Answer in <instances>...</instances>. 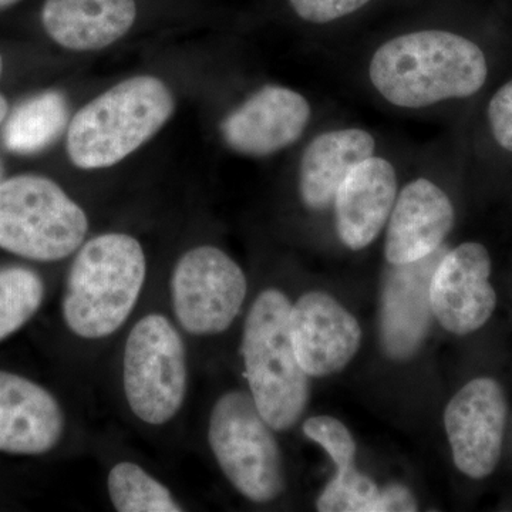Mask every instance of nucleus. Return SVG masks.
Wrapping results in <instances>:
<instances>
[{
	"mask_svg": "<svg viewBox=\"0 0 512 512\" xmlns=\"http://www.w3.org/2000/svg\"><path fill=\"white\" fill-rule=\"evenodd\" d=\"M488 76L483 50L467 37L444 30L397 36L376 50L370 80L394 106L420 109L466 99Z\"/></svg>",
	"mask_w": 512,
	"mask_h": 512,
	"instance_id": "1",
	"label": "nucleus"
},
{
	"mask_svg": "<svg viewBox=\"0 0 512 512\" xmlns=\"http://www.w3.org/2000/svg\"><path fill=\"white\" fill-rule=\"evenodd\" d=\"M146 274V255L136 238L104 234L90 239L67 275L62 302L67 328L83 339L113 335L137 305Z\"/></svg>",
	"mask_w": 512,
	"mask_h": 512,
	"instance_id": "2",
	"label": "nucleus"
},
{
	"mask_svg": "<svg viewBox=\"0 0 512 512\" xmlns=\"http://www.w3.org/2000/svg\"><path fill=\"white\" fill-rule=\"evenodd\" d=\"M173 113V93L160 79L131 77L74 116L67 154L82 170L111 167L156 136Z\"/></svg>",
	"mask_w": 512,
	"mask_h": 512,
	"instance_id": "3",
	"label": "nucleus"
},
{
	"mask_svg": "<svg viewBox=\"0 0 512 512\" xmlns=\"http://www.w3.org/2000/svg\"><path fill=\"white\" fill-rule=\"evenodd\" d=\"M292 303L278 289L255 299L245 322L242 355L252 399L269 426H295L309 402V375L299 365L289 332Z\"/></svg>",
	"mask_w": 512,
	"mask_h": 512,
	"instance_id": "4",
	"label": "nucleus"
},
{
	"mask_svg": "<svg viewBox=\"0 0 512 512\" xmlns=\"http://www.w3.org/2000/svg\"><path fill=\"white\" fill-rule=\"evenodd\" d=\"M89 221L80 205L52 180L18 175L0 184V248L39 262L72 255Z\"/></svg>",
	"mask_w": 512,
	"mask_h": 512,
	"instance_id": "5",
	"label": "nucleus"
},
{
	"mask_svg": "<svg viewBox=\"0 0 512 512\" xmlns=\"http://www.w3.org/2000/svg\"><path fill=\"white\" fill-rule=\"evenodd\" d=\"M208 441L222 473L245 498L265 504L284 493L281 448L251 394H222L212 407Z\"/></svg>",
	"mask_w": 512,
	"mask_h": 512,
	"instance_id": "6",
	"label": "nucleus"
},
{
	"mask_svg": "<svg viewBox=\"0 0 512 512\" xmlns=\"http://www.w3.org/2000/svg\"><path fill=\"white\" fill-rule=\"evenodd\" d=\"M123 384L134 416L163 426L183 407L188 367L184 340L173 323L158 313L131 329L124 349Z\"/></svg>",
	"mask_w": 512,
	"mask_h": 512,
	"instance_id": "7",
	"label": "nucleus"
},
{
	"mask_svg": "<svg viewBox=\"0 0 512 512\" xmlns=\"http://www.w3.org/2000/svg\"><path fill=\"white\" fill-rule=\"evenodd\" d=\"M247 289L244 272L224 251L210 245L191 249L171 278L175 318L190 335H218L241 312Z\"/></svg>",
	"mask_w": 512,
	"mask_h": 512,
	"instance_id": "8",
	"label": "nucleus"
},
{
	"mask_svg": "<svg viewBox=\"0 0 512 512\" xmlns=\"http://www.w3.org/2000/svg\"><path fill=\"white\" fill-rule=\"evenodd\" d=\"M507 416L503 387L490 377L471 380L450 400L444 426L461 473L473 480L494 473L503 451Z\"/></svg>",
	"mask_w": 512,
	"mask_h": 512,
	"instance_id": "9",
	"label": "nucleus"
},
{
	"mask_svg": "<svg viewBox=\"0 0 512 512\" xmlns=\"http://www.w3.org/2000/svg\"><path fill=\"white\" fill-rule=\"evenodd\" d=\"M491 256L478 242H466L447 251L430 284L431 311L441 326L454 335L483 328L497 306L490 284Z\"/></svg>",
	"mask_w": 512,
	"mask_h": 512,
	"instance_id": "10",
	"label": "nucleus"
},
{
	"mask_svg": "<svg viewBox=\"0 0 512 512\" xmlns=\"http://www.w3.org/2000/svg\"><path fill=\"white\" fill-rule=\"evenodd\" d=\"M289 332L299 365L312 377L345 369L362 343L355 316L325 292L298 299L289 315Z\"/></svg>",
	"mask_w": 512,
	"mask_h": 512,
	"instance_id": "11",
	"label": "nucleus"
},
{
	"mask_svg": "<svg viewBox=\"0 0 512 512\" xmlns=\"http://www.w3.org/2000/svg\"><path fill=\"white\" fill-rule=\"evenodd\" d=\"M311 119L308 100L291 89L265 86L222 123L229 147L245 156L265 157L292 146Z\"/></svg>",
	"mask_w": 512,
	"mask_h": 512,
	"instance_id": "12",
	"label": "nucleus"
},
{
	"mask_svg": "<svg viewBox=\"0 0 512 512\" xmlns=\"http://www.w3.org/2000/svg\"><path fill=\"white\" fill-rule=\"evenodd\" d=\"M440 247L410 264L392 265L382 296L380 335L384 352L394 360L409 359L419 350L430 328V284L446 255Z\"/></svg>",
	"mask_w": 512,
	"mask_h": 512,
	"instance_id": "13",
	"label": "nucleus"
},
{
	"mask_svg": "<svg viewBox=\"0 0 512 512\" xmlns=\"http://www.w3.org/2000/svg\"><path fill=\"white\" fill-rule=\"evenodd\" d=\"M66 426L56 397L32 380L0 370V451L19 456L49 453Z\"/></svg>",
	"mask_w": 512,
	"mask_h": 512,
	"instance_id": "14",
	"label": "nucleus"
},
{
	"mask_svg": "<svg viewBox=\"0 0 512 512\" xmlns=\"http://www.w3.org/2000/svg\"><path fill=\"white\" fill-rule=\"evenodd\" d=\"M454 207L446 192L419 178L400 192L390 212L384 255L390 265L410 264L437 251L453 229Z\"/></svg>",
	"mask_w": 512,
	"mask_h": 512,
	"instance_id": "15",
	"label": "nucleus"
},
{
	"mask_svg": "<svg viewBox=\"0 0 512 512\" xmlns=\"http://www.w3.org/2000/svg\"><path fill=\"white\" fill-rule=\"evenodd\" d=\"M397 198L393 165L380 157L357 164L335 197L339 238L353 251L369 247L382 231Z\"/></svg>",
	"mask_w": 512,
	"mask_h": 512,
	"instance_id": "16",
	"label": "nucleus"
},
{
	"mask_svg": "<svg viewBox=\"0 0 512 512\" xmlns=\"http://www.w3.org/2000/svg\"><path fill=\"white\" fill-rule=\"evenodd\" d=\"M137 16L134 0H46L47 35L74 52L104 49L126 35Z\"/></svg>",
	"mask_w": 512,
	"mask_h": 512,
	"instance_id": "17",
	"label": "nucleus"
},
{
	"mask_svg": "<svg viewBox=\"0 0 512 512\" xmlns=\"http://www.w3.org/2000/svg\"><path fill=\"white\" fill-rule=\"evenodd\" d=\"M375 138L360 128L329 131L316 137L303 153L302 200L311 210H325L357 164L373 156Z\"/></svg>",
	"mask_w": 512,
	"mask_h": 512,
	"instance_id": "18",
	"label": "nucleus"
},
{
	"mask_svg": "<svg viewBox=\"0 0 512 512\" xmlns=\"http://www.w3.org/2000/svg\"><path fill=\"white\" fill-rule=\"evenodd\" d=\"M69 107L62 93L30 97L10 114L2 130L3 146L16 154H33L55 143L66 128Z\"/></svg>",
	"mask_w": 512,
	"mask_h": 512,
	"instance_id": "19",
	"label": "nucleus"
},
{
	"mask_svg": "<svg viewBox=\"0 0 512 512\" xmlns=\"http://www.w3.org/2000/svg\"><path fill=\"white\" fill-rule=\"evenodd\" d=\"M107 487L113 507L120 512L183 511L164 484L130 461L111 468Z\"/></svg>",
	"mask_w": 512,
	"mask_h": 512,
	"instance_id": "20",
	"label": "nucleus"
},
{
	"mask_svg": "<svg viewBox=\"0 0 512 512\" xmlns=\"http://www.w3.org/2000/svg\"><path fill=\"white\" fill-rule=\"evenodd\" d=\"M45 284L30 269H0V342L22 329L42 306Z\"/></svg>",
	"mask_w": 512,
	"mask_h": 512,
	"instance_id": "21",
	"label": "nucleus"
},
{
	"mask_svg": "<svg viewBox=\"0 0 512 512\" xmlns=\"http://www.w3.org/2000/svg\"><path fill=\"white\" fill-rule=\"evenodd\" d=\"M379 495L375 481L353 466L336 471L316 505L320 512H375Z\"/></svg>",
	"mask_w": 512,
	"mask_h": 512,
	"instance_id": "22",
	"label": "nucleus"
},
{
	"mask_svg": "<svg viewBox=\"0 0 512 512\" xmlns=\"http://www.w3.org/2000/svg\"><path fill=\"white\" fill-rule=\"evenodd\" d=\"M303 433L329 454L336 471L355 466V440L342 421L330 416L311 417L303 424Z\"/></svg>",
	"mask_w": 512,
	"mask_h": 512,
	"instance_id": "23",
	"label": "nucleus"
},
{
	"mask_svg": "<svg viewBox=\"0 0 512 512\" xmlns=\"http://www.w3.org/2000/svg\"><path fill=\"white\" fill-rule=\"evenodd\" d=\"M370 0H289L296 15L306 22L329 23L352 15Z\"/></svg>",
	"mask_w": 512,
	"mask_h": 512,
	"instance_id": "24",
	"label": "nucleus"
},
{
	"mask_svg": "<svg viewBox=\"0 0 512 512\" xmlns=\"http://www.w3.org/2000/svg\"><path fill=\"white\" fill-rule=\"evenodd\" d=\"M488 121L495 141L512 153V80L501 86L488 104Z\"/></svg>",
	"mask_w": 512,
	"mask_h": 512,
	"instance_id": "25",
	"label": "nucleus"
},
{
	"mask_svg": "<svg viewBox=\"0 0 512 512\" xmlns=\"http://www.w3.org/2000/svg\"><path fill=\"white\" fill-rule=\"evenodd\" d=\"M417 501L414 500L409 488L402 484H392L380 491L379 500L375 507V512H393V511H417Z\"/></svg>",
	"mask_w": 512,
	"mask_h": 512,
	"instance_id": "26",
	"label": "nucleus"
},
{
	"mask_svg": "<svg viewBox=\"0 0 512 512\" xmlns=\"http://www.w3.org/2000/svg\"><path fill=\"white\" fill-rule=\"evenodd\" d=\"M6 114H8V101L0 94V126H2L3 121H5Z\"/></svg>",
	"mask_w": 512,
	"mask_h": 512,
	"instance_id": "27",
	"label": "nucleus"
},
{
	"mask_svg": "<svg viewBox=\"0 0 512 512\" xmlns=\"http://www.w3.org/2000/svg\"><path fill=\"white\" fill-rule=\"evenodd\" d=\"M16 2H19V0H0V9L8 8V6Z\"/></svg>",
	"mask_w": 512,
	"mask_h": 512,
	"instance_id": "28",
	"label": "nucleus"
},
{
	"mask_svg": "<svg viewBox=\"0 0 512 512\" xmlns=\"http://www.w3.org/2000/svg\"><path fill=\"white\" fill-rule=\"evenodd\" d=\"M2 70H3V60H2V56H0V76H2Z\"/></svg>",
	"mask_w": 512,
	"mask_h": 512,
	"instance_id": "29",
	"label": "nucleus"
}]
</instances>
